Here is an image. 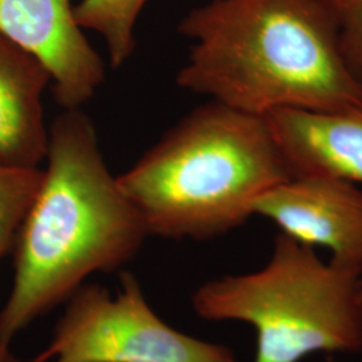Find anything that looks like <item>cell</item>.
Instances as JSON below:
<instances>
[{
	"label": "cell",
	"instance_id": "8fae6325",
	"mask_svg": "<svg viewBox=\"0 0 362 362\" xmlns=\"http://www.w3.org/2000/svg\"><path fill=\"white\" fill-rule=\"evenodd\" d=\"M43 170L0 167V262L11 252L15 238L33 206Z\"/></svg>",
	"mask_w": 362,
	"mask_h": 362
},
{
	"label": "cell",
	"instance_id": "9c48e42d",
	"mask_svg": "<svg viewBox=\"0 0 362 362\" xmlns=\"http://www.w3.org/2000/svg\"><path fill=\"white\" fill-rule=\"evenodd\" d=\"M52 81L35 54L0 33V167L38 168L46 157L42 95Z\"/></svg>",
	"mask_w": 362,
	"mask_h": 362
},
{
	"label": "cell",
	"instance_id": "4fadbf2b",
	"mask_svg": "<svg viewBox=\"0 0 362 362\" xmlns=\"http://www.w3.org/2000/svg\"><path fill=\"white\" fill-rule=\"evenodd\" d=\"M0 362H27L18 357L13 350H11V344L0 342ZM34 362V361H31Z\"/></svg>",
	"mask_w": 362,
	"mask_h": 362
},
{
	"label": "cell",
	"instance_id": "7c38bea8",
	"mask_svg": "<svg viewBox=\"0 0 362 362\" xmlns=\"http://www.w3.org/2000/svg\"><path fill=\"white\" fill-rule=\"evenodd\" d=\"M336 25L342 59L362 93V0H322Z\"/></svg>",
	"mask_w": 362,
	"mask_h": 362
},
{
	"label": "cell",
	"instance_id": "3957f363",
	"mask_svg": "<svg viewBox=\"0 0 362 362\" xmlns=\"http://www.w3.org/2000/svg\"><path fill=\"white\" fill-rule=\"evenodd\" d=\"M291 176L263 117L209 101L117 180L148 235L208 240L245 224L259 196Z\"/></svg>",
	"mask_w": 362,
	"mask_h": 362
},
{
	"label": "cell",
	"instance_id": "5b68a950",
	"mask_svg": "<svg viewBox=\"0 0 362 362\" xmlns=\"http://www.w3.org/2000/svg\"><path fill=\"white\" fill-rule=\"evenodd\" d=\"M34 362H240L233 349L164 322L129 272L112 294L83 285L67 299L50 342Z\"/></svg>",
	"mask_w": 362,
	"mask_h": 362
},
{
	"label": "cell",
	"instance_id": "7a4b0ae2",
	"mask_svg": "<svg viewBox=\"0 0 362 362\" xmlns=\"http://www.w3.org/2000/svg\"><path fill=\"white\" fill-rule=\"evenodd\" d=\"M179 33L194 45L181 89L252 116L362 103L322 0H211Z\"/></svg>",
	"mask_w": 362,
	"mask_h": 362
},
{
	"label": "cell",
	"instance_id": "30bf717a",
	"mask_svg": "<svg viewBox=\"0 0 362 362\" xmlns=\"http://www.w3.org/2000/svg\"><path fill=\"white\" fill-rule=\"evenodd\" d=\"M148 0H81L73 13L78 26L103 35L112 67H121L136 50L134 27Z\"/></svg>",
	"mask_w": 362,
	"mask_h": 362
},
{
	"label": "cell",
	"instance_id": "5bb4252c",
	"mask_svg": "<svg viewBox=\"0 0 362 362\" xmlns=\"http://www.w3.org/2000/svg\"><path fill=\"white\" fill-rule=\"evenodd\" d=\"M357 290H358V299H360V305L362 308V272L358 275V279H357Z\"/></svg>",
	"mask_w": 362,
	"mask_h": 362
},
{
	"label": "cell",
	"instance_id": "6da1fadb",
	"mask_svg": "<svg viewBox=\"0 0 362 362\" xmlns=\"http://www.w3.org/2000/svg\"><path fill=\"white\" fill-rule=\"evenodd\" d=\"M47 168L13 242L11 291L0 309V342L11 344L65 305L97 272H116L149 236L101 155L81 107L49 129Z\"/></svg>",
	"mask_w": 362,
	"mask_h": 362
},
{
	"label": "cell",
	"instance_id": "ba28073f",
	"mask_svg": "<svg viewBox=\"0 0 362 362\" xmlns=\"http://www.w3.org/2000/svg\"><path fill=\"white\" fill-rule=\"evenodd\" d=\"M293 175H329L362 185V103L332 112L263 117Z\"/></svg>",
	"mask_w": 362,
	"mask_h": 362
},
{
	"label": "cell",
	"instance_id": "277c9868",
	"mask_svg": "<svg viewBox=\"0 0 362 362\" xmlns=\"http://www.w3.org/2000/svg\"><path fill=\"white\" fill-rule=\"evenodd\" d=\"M358 276L325 262L315 248L276 233L257 272L224 275L194 290L197 317L255 330L252 362H302L318 353H362Z\"/></svg>",
	"mask_w": 362,
	"mask_h": 362
},
{
	"label": "cell",
	"instance_id": "52a82bcc",
	"mask_svg": "<svg viewBox=\"0 0 362 362\" xmlns=\"http://www.w3.org/2000/svg\"><path fill=\"white\" fill-rule=\"evenodd\" d=\"M73 8L71 0H0V33L46 65L55 103L64 109L86 104L105 79L104 62Z\"/></svg>",
	"mask_w": 362,
	"mask_h": 362
},
{
	"label": "cell",
	"instance_id": "8992f818",
	"mask_svg": "<svg viewBox=\"0 0 362 362\" xmlns=\"http://www.w3.org/2000/svg\"><path fill=\"white\" fill-rule=\"evenodd\" d=\"M254 215L300 245L330 252L344 270L362 272V189L329 175H293L260 194Z\"/></svg>",
	"mask_w": 362,
	"mask_h": 362
}]
</instances>
